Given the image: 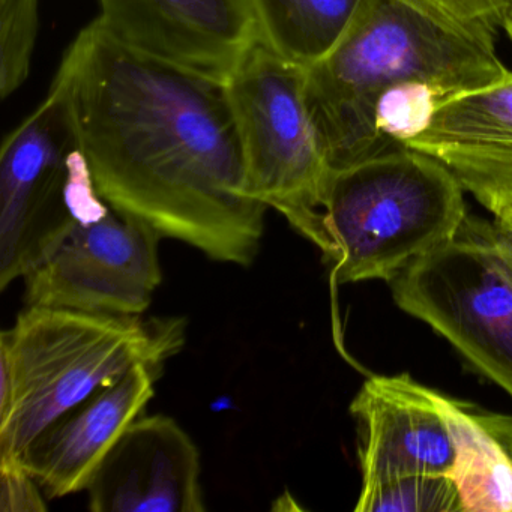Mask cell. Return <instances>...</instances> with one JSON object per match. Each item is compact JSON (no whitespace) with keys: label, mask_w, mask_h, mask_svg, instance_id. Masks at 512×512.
Returning <instances> with one entry per match:
<instances>
[{"label":"cell","mask_w":512,"mask_h":512,"mask_svg":"<svg viewBox=\"0 0 512 512\" xmlns=\"http://www.w3.org/2000/svg\"><path fill=\"white\" fill-rule=\"evenodd\" d=\"M55 80L110 206L209 259L254 262L268 206L245 194L226 83L140 55L97 20L77 35Z\"/></svg>","instance_id":"obj_1"},{"label":"cell","mask_w":512,"mask_h":512,"mask_svg":"<svg viewBox=\"0 0 512 512\" xmlns=\"http://www.w3.org/2000/svg\"><path fill=\"white\" fill-rule=\"evenodd\" d=\"M512 79L497 56L400 0H361L328 56L305 73V98L332 172L403 146L377 130L380 97L422 82L457 97Z\"/></svg>","instance_id":"obj_2"},{"label":"cell","mask_w":512,"mask_h":512,"mask_svg":"<svg viewBox=\"0 0 512 512\" xmlns=\"http://www.w3.org/2000/svg\"><path fill=\"white\" fill-rule=\"evenodd\" d=\"M185 328L181 317L26 307L0 335V463H19L47 425L136 365L163 373Z\"/></svg>","instance_id":"obj_3"},{"label":"cell","mask_w":512,"mask_h":512,"mask_svg":"<svg viewBox=\"0 0 512 512\" xmlns=\"http://www.w3.org/2000/svg\"><path fill=\"white\" fill-rule=\"evenodd\" d=\"M466 218L463 185L424 152L403 146L335 170L323 200L332 280L391 283L451 242Z\"/></svg>","instance_id":"obj_4"},{"label":"cell","mask_w":512,"mask_h":512,"mask_svg":"<svg viewBox=\"0 0 512 512\" xmlns=\"http://www.w3.org/2000/svg\"><path fill=\"white\" fill-rule=\"evenodd\" d=\"M305 73L260 41L226 89L244 155L245 194L280 212L328 259L323 200L332 170L308 110Z\"/></svg>","instance_id":"obj_5"},{"label":"cell","mask_w":512,"mask_h":512,"mask_svg":"<svg viewBox=\"0 0 512 512\" xmlns=\"http://www.w3.org/2000/svg\"><path fill=\"white\" fill-rule=\"evenodd\" d=\"M109 203L80 151L67 94H50L0 152V289L25 278L83 218Z\"/></svg>","instance_id":"obj_6"},{"label":"cell","mask_w":512,"mask_h":512,"mask_svg":"<svg viewBox=\"0 0 512 512\" xmlns=\"http://www.w3.org/2000/svg\"><path fill=\"white\" fill-rule=\"evenodd\" d=\"M391 290L400 310L512 397V257L494 223L467 215L451 242L407 266Z\"/></svg>","instance_id":"obj_7"},{"label":"cell","mask_w":512,"mask_h":512,"mask_svg":"<svg viewBox=\"0 0 512 512\" xmlns=\"http://www.w3.org/2000/svg\"><path fill=\"white\" fill-rule=\"evenodd\" d=\"M148 224L107 205L83 218L25 280L26 307L142 316L163 281Z\"/></svg>","instance_id":"obj_8"},{"label":"cell","mask_w":512,"mask_h":512,"mask_svg":"<svg viewBox=\"0 0 512 512\" xmlns=\"http://www.w3.org/2000/svg\"><path fill=\"white\" fill-rule=\"evenodd\" d=\"M98 2V25L122 46L218 82L260 43L251 0Z\"/></svg>","instance_id":"obj_9"},{"label":"cell","mask_w":512,"mask_h":512,"mask_svg":"<svg viewBox=\"0 0 512 512\" xmlns=\"http://www.w3.org/2000/svg\"><path fill=\"white\" fill-rule=\"evenodd\" d=\"M200 452L170 416H139L115 443L88 488L94 512H203Z\"/></svg>","instance_id":"obj_10"},{"label":"cell","mask_w":512,"mask_h":512,"mask_svg":"<svg viewBox=\"0 0 512 512\" xmlns=\"http://www.w3.org/2000/svg\"><path fill=\"white\" fill-rule=\"evenodd\" d=\"M362 428V491L409 475H448L455 449L433 389L407 373L370 376L350 404Z\"/></svg>","instance_id":"obj_11"},{"label":"cell","mask_w":512,"mask_h":512,"mask_svg":"<svg viewBox=\"0 0 512 512\" xmlns=\"http://www.w3.org/2000/svg\"><path fill=\"white\" fill-rule=\"evenodd\" d=\"M160 376L149 365L131 368L47 425L19 463L50 499L86 490L110 449L154 398Z\"/></svg>","instance_id":"obj_12"},{"label":"cell","mask_w":512,"mask_h":512,"mask_svg":"<svg viewBox=\"0 0 512 512\" xmlns=\"http://www.w3.org/2000/svg\"><path fill=\"white\" fill-rule=\"evenodd\" d=\"M406 148L445 164L494 217L512 209V79L449 98Z\"/></svg>","instance_id":"obj_13"},{"label":"cell","mask_w":512,"mask_h":512,"mask_svg":"<svg viewBox=\"0 0 512 512\" xmlns=\"http://www.w3.org/2000/svg\"><path fill=\"white\" fill-rule=\"evenodd\" d=\"M454 442L449 478L464 512H512V460L481 413L434 391Z\"/></svg>","instance_id":"obj_14"},{"label":"cell","mask_w":512,"mask_h":512,"mask_svg":"<svg viewBox=\"0 0 512 512\" xmlns=\"http://www.w3.org/2000/svg\"><path fill=\"white\" fill-rule=\"evenodd\" d=\"M260 41L301 67L322 61L349 28L361 0H251Z\"/></svg>","instance_id":"obj_15"},{"label":"cell","mask_w":512,"mask_h":512,"mask_svg":"<svg viewBox=\"0 0 512 512\" xmlns=\"http://www.w3.org/2000/svg\"><path fill=\"white\" fill-rule=\"evenodd\" d=\"M356 512L463 511L457 485L448 475H409L359 494Z\"/></svg>","instance_id":"obj_16"},{"label":"cell","mask_w":512,"mask_h":512,"mask_svg":"<svg viewBox=\"0 0 512 512\" xmlns=\"http://www.w3.org/2000/svg\"><path fill=\"white\" fill-rule=\"evenodd\" d=\"M40 29V0H0V97L22 88Z\"/></svg>","instance_id":"obj_17"},{"label":"cell","mask_w":512,"mask_h":512,"mask_svg":"<svg viewBox=\"0 0 512 512\" xmlns=\"http://www.w3.org/2000/svg\"><path fill=\"white\" fill-rule=\"evenodd\" d=\"M448 100L428 83L409 82L389 89L380 97L376 125L388 142L404 146L430 125L437 107Z\"/></svg>","instance_id":"obj_18"},{"label":"cell","mask_w":512,"mask_h":512,"mask_svg":"<svg viewBox=\"0 0 512 512\" xmlns=\"http://www.w3.org/2000/svg\"><path fill=\"white\" fill-rule=\"evenodd\" d=\"M485 49L496 50L505 26L506 0H400Z\"/></svg>","instance_id":"obj_19"},{"label":"cell","mask_w":512,"mask_h":512,"mask_svg":"<svg viewBox=\"0 0 512 512\" xmlns=\"http://www.w3.org/2000/svg\"><path fill=\"white\" fill-rule=\"evenodd\" d=\"M0 482L2 511H46L43 488L22 463H0Z\"/></svg>","instance_id":"obj_20"},{"label":"cell","mask_w":512,"mask_h":512,"mask_svg":"<svg viewBox=\"0 0 512 512\" xmlns=\"http://www.w3.org/2000/svg\"><path fill=\"white\" fill-rule=\"evenodd\" d=\"M485 425L490 428L491 433L497 437L508 451L512 460V416L506 415H481Z\"/></svg>","instance_id":"obj_21"},{"label":"cell","mask_w":512,"mask_h":512,"mask_svg":"<svg viewBox=\"0 0 512 512\" xmlns=\"http://www.w3.org/2000/svg\"><path fill=\"white\" fill-rule=\"evenodd\" d=\"M493 223L500 242L512 257V212H505L499 217H494Z\"/></svg>","instance_id":"obj_22"},{"label":"cell","mask_w":512,"mask_h":512,"mask_svg":"<svg viewBox=\"0 0 512 512\" xmlns=\"http://www.w3.org/2000/svg\"><path fill=\"white\" fill-rule=\"evenodd\" d=\"M503 32L508 35L509 40L512 43V5H508V11H506L505 26H503Z\"/></svg>","instance_id":"obj_23"},{"label":"cell","mask_w":512,"mask_h":512,"mask_svg":"<svg viewBox=\"0 0 512 512\" xmlns=\"http://www.w3.org/2000/svg\"><path fill=\"white\" fill-rule=\"evenodd\" d=\"M508 2V5H512V0H506Z\"/></svg>","instance_id":"obj_24"},{"label":"cell","mask_w":512,"mask_h":512,"mask_svg":"<svg viewBox=\"0 0 512 512\" xmlns=\"http://www.w3.org/2000/svg\"><path fill=\"white\" fill-rule=\"evenodd\" d=\"M506 212H512V209H509V211H506ZM503 214H505V212H503Z\"/></svg>","instance_id":"obj_25"}]
</instances>
